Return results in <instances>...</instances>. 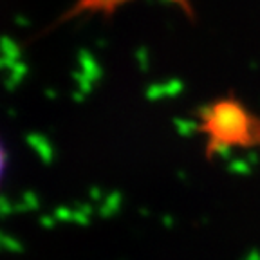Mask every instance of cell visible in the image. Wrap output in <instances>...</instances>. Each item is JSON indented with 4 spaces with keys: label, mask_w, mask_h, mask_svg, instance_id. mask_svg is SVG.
<instances>
[{
    "label": "cell",
    "mask_w": 260,
    "mask_h": 260,
    "mask_svg": "<svg viewBox=\"0 0 260 260\" xmlns=\"http://www.w3.org/2000/svg\"><path fill=\"white\" fill-rule=\"evenodd\" d=\"M199 119L206 145L217 152L260 145V119L239 100H217L204 107Z\"/></svg>",
    "instance_id": "cell-1"
},
{
    "label": "cell",
    "mask_w": 260,
    "mask_h": 260,
    "mask_svg": "<svg viewBox=\"0 0 260 260\" xmlns=\"http://www.w3.org/2000/svg\"><path fill=\"white\" fill-rule=\"evenodd\" d=\"M126 0H80L73 9H71L69 16H76L83 11H103L107 15L114 11V9L121 6Z\"/></svg>",
    "instance_id": "cell-2"
},
{
    "label": "cell",
    "mask_w": 260,
    "mask_h": 260,
    "mask_svg": "<svg viewBox=\"0 0 260 260\" xmlns=\"http://www.w3.org/2000/svg\"><path fill=\"white\" fill-rule=\"evenodd\" d=\"M6 165H8V154H6V146L0 139V184H2V179L6 174Z\"/></svg>",
    "instance_id": "cell-3"
},
{
    "label": "cell",
    "mask_w": 260,
    "mask_h": 260,
    "mask_svg": "<svg viewBox=\"0 0 260 260\" xmlns=\"http://www.w3.org/2000/svg\"><path fill=\"white\" fill-rule=\"evenodd\" d=\"M172 2H177V4H181L184 9H186L188 13H190V15H191V13H193V11H191V8H190V2H188V0H172Z\"/></svg>",
    "instance_id": "cell-4"
}]
</instances>
